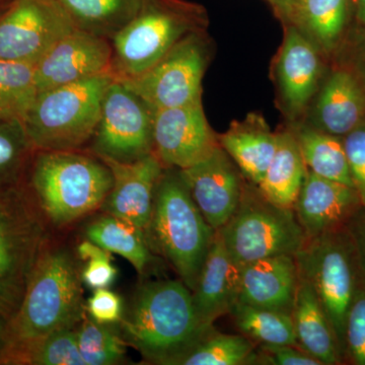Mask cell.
I'll use <instances>...</instances> for the list:
<instances>
[{"label": "cell", "instance_id": "28", "mask_svg": "<svg viewBox=\"0 0 365 365\" xmlns=\"http://www.w3.org/2000/svg\"><path fill=\"white\" fill-rule=\"evenodd\" d=\"M86 235L88 240L103 249L130 262L141 275L155 261L145 232L115 216L107 215L91 222L86 227Z\"/></svg>", "mask_w": 365, "mask_h": 365}, {"label": "cell", "instance_id": "14", "mask_svg": "<svg viewBox=\"0 0 365 365\" xmlns=\"http://www.w3.org/2000/svg\"><path fill=\"white\" fill-rule=\"evenodd\" d=\"M153 112V153L165 169H187L205 160L220 146L203 102Z\"/></svg>", "mask_w": 365, "mask_h": 365}, {"label": "cell", "instance_id": "2", "mask_svg": "<svg viewBox=\"0 0 365 365\" xmlns=\"http://www.w3.org/2000/svg\"><path fill=\"white\" fill-rule=\"evenodd\" d=\"M81 275L71 253L46 246L29 281L18 313L7 323L0 364L50 334L74 329L86 318Z\"/></svg>", "mask_w": 365, "mask_h": 365}, {"label": "cell", "instance_id": "4", "mask_svg": "<svg viewBox=\"0 0 365 365\" xmlns=\"http://www.w3.org/2000/svg\"><path fill=\"white\" fill-rule=\"evenodd\" d=\"M113 176L101 158L81 150H37L31 187L48 220L64 227L98 207L109 195Z\"/></svg>", "mask_w": 365, "mask_h": 365}, {"label": "cell", "instance_id": "33", "mask_svg": "<svg viewBox=\"0 0 365 365\" xmlns=\"http://www.w3.org/2000/svg\"><path fill=\"white\" fill-rule=\"evenodd\" d=\"M7 364L86 365L79 352L78 331H57L16 353Z\"/></svg>", "mask_w": 365, "mask_h": 365}, {"label": "cell", "instance_id": "3", "mask_svg": "<svg viewBox=\"0 0 365 365\" xmlns=\"http://www.w3.org/2000/svg\"><path fill=\"white\" fill-rule=\"evenodd\" d=\"M215 232L197 207L180 170H163L155 189L146 239L150 249L169 262L192 292Z\"/></svg>", "mask_w": 365, "mask_h": 365}, {"label": "cell", "instance_id": "48", "mask_svg": "<svg viewBox=\"0 0 365 365\" xmlns=\"http://www.w3.org/2000/svg\"><path fill=\"white\" fill-rule=\"evenodd\" d=\"M0 1H1V0H0Z\"/></svg>", "mask_w": 365, "mask_h": 365}, {"label": "cell", "instance_id": "11", "mask_svg": "<svg viewBox=\"0 0 365 365\" xmlns=\"http://www.w3.org/2000/svg\"><path fill=\"white\" fill-rule=\"evenodd\" d=\"M153 110L117 79L103 96L100 120L90 153L120 163H132L153 153Z\"/></svg>", "mask_w": 365, "mask_h": 365}, {"label": "cell", "instance_id": "27", "mask_svg": "<svg viewBox=\"0 0 365 365\" xmlns=\"http://www.w3.org/2000/svg\"><path fill=\"white\" fill-rule=\"evenodd\" d=\"M79 30L111 41L138 14L143 0H58Z\"/></svg>", "mask_w": 365, "mask_h": 365}, {"label": "cell", "instance_id": "31", "mask_svg": "<svg viewBox=\"0 0 365 365\" xmlns=\"http://www.w3.org/2000/svg\"><path fill=\"white\" fill-rule=\"evenodd\" d=\"M257 346L242 334L218 332L213 327L178 365H252Z\"/></svg>", "mask_w": 365, "mask_h": 365}, {"label": "cell", "instance_id": "1", "mask_svg": "<svg viewBox=\"0 0 365 365\" xmlns=\"http://www.w3.org/2000/svg\"><path fill=\"white\" fill-rule=\"evenodd\" d=\"M117 325L127 345L162 365H178L213 328L201 323L192 292L181 280L145 283Z\"/></svg>", "mask_w": 365, "mask_h": 365}, {"label": "cell", "instance_id": "22", "mask_svg": "<svg viewBox=\"0 0 365 365\" xmlns=\"http://www.w3.org/2000/svg\"><path fill=\"white\" fill-rule=\"evenodd\" d=\"M220 145L237 163L247 181L258 186L277 148V132L271 130L265 118L250 113L217 134Z\"/></svg>", "mask_w": 365, "mask_h": 365}, {"label": "cell", "instance_id": "45", "mask_svg": "<svg viewBox=\"0 0 365 365\" xmlns=\"http://www.w3.org/2000/svg\"><path fill=\"white\" fill-rule=\"evenodd\" d=\"M6 329L7 322L0 317V356H1L6 344Z\"/></svg>", "mask_w": 365, "mask_h": 365}, {"label": "cell", "instance_id": "18", "mask_svg": "<svg viewBox=\"0 0 365 365\" xmlns=\"http://www.w3.org/2000/svg\"><path fill=\"white\" fill-rule=\"evenodd\" d=\"M362 207L354 187L307 172L294 210L307 239L343 230Z\"/></svg>", "mask_w": 365, "mask_h": 365}, {"label": "cell", "instance_id": "7", "mask_svg": "<svg viewBox=\"0 0 365 365\" xmlns=\"http://www.w3.org/2000/svg\"><path fill=\"white\" fill-rule=\"evenodd\" d=\"M294 258L299 277L313 288L328 317L345 364L348 312L364 285L347 228L307 239Z\"/></svg>", "mask_w": 365, "mask_h": 365}, {"label": "cell", "instance_id": "25", "mask_svg": "<svg viewBox=\"0 0 365 365\" xmlns=\"http://www.w3.org/2000/svg\"><path fill=\"white\" fill-rule=\"evenodd\" d=\"M349 6L350 0H299L282 24L294 26L325 56L342 40Z\"/></svg>", "mask_w": 365, "mask_h": 365}, {"label": "cell", "instance_id": "24", "mask_svg": "<svg viewBox=\"0 0 365 365\" xmlns=\"http://www.w3.org/2000/svg\"><path fill=\"white\" fill-rule=\"evenodd\" d=\"M276 132L277 148L258 188L272 202L294 209L309 170L289 126Z\"/></svg>", "mask_w": 365, "mask_h": 365}, {"label": "cell", "instance_id": "12", "mask_svg": "<svg viewBox=\"0 0 365 365\" xmlns=\"http://www.w3.org/2000/svg\"><path fill=\"white\" fill-rule=\"evenodd\" d=\"M74 29L58 0H11L0 14V59L35 66Z\"/></svg>", "mask_w": 365, "mask_h": 365}, {"label": "cell", "instance_id": "26", "mask_svg": "<svg viewBox=\"0 0 365 365\" xmlns=\"http://www.w3.org/2000/svg\"><path fill=\"white\" fill-rule=\"evenodd\" d=\"M294 132L307 170L354 187L343 137L319 130L304 122L288 124Z\"/></svg>", "mask_w": 365, "mask_h": 365}, {"label": "cell", "instance_id": "8", "mask_svg": "<svg viewBox=\"0 0 365 365\" xmlns=\"http://www.w3.org/2000/svg\"><path fill=\"white\" fill-rule=\"evenodd\" d=\"M218 232L240 266L268 257L294 256L307 241L294 209L269 200L248 181L234 215Z\"/></svg>", "mask_w": 365, "mask_h": 365}, {"label": "cell", "instance_id": "5", "mask_svg": "<svg viewBox=\"0 0 365 365\" xmlns=\"http://www.w3.org/2000/svg\"><path fill=\"white\" fill-rule=\"evenodd\" d=\"M208 26L207 11L197 2L143 0L135 18L111 40L113 78L140 76L182 38Z\"/></svg>", "mask_w": 365, "mask_h": 365}, {"label": "cell", "instance_id": "47", "mask_svg": "<svg viewBox=\"0 0 365 365\" xmlns=\"http://www.w3.org/2000/svg\"><path fill=\"white\" fill-rule=\"evenodd\" d=\"M266 2L269 4V6H271V0H265Z\"/></svg>", "mask_w": 365, "mask_h": 365}, {"label": "cell", "instance_id": "6", "mask_svg": "<svg viewBox=\"0 0 365 365\" xmlns=\"http://www.w3.org/2000/svg\"><path fill=\"white\" fill-rule=\"evenodd\" d=\"M111 74L40 91L23 119L37 150H81L90 143L100 120Z\"/></svg>", "mask_w": 365, "mask_h": 365}, {"label": "cell", "instance_id": "17", "mask_svg": "<svg viewBox=\"0 0 365 365\" xmlns=\"http://www.w3.org/2000/svg\"><path fill=\"white\" fill-rule=\"evenodd\" d=\"M109 167L113 185L102 207L106 213L135 225L144 232L150 225L158 180L165 167L155 155L132 163L98 158Z\"/></svg>", "mask_w": 365, "mask_h": 365}, {"label": "cell", "instance_id": "39", "mask_svg": "<svg viewBox=\"0 0 365 365\" xmlns=\"http://www.w3.org/2000/svg\"><path fill=\"white\" fill-rule=\"evenodd\" d=\"M108 259L88 261L81 273V280L93 290L108 288L116 279L117 269Z\"/></svg>", "mask_w": 365, "mask_h": 365}, {"label": "cell", "instance_id": "42", "mask_svg": "<svg viewBox=\"0 0 365 365\" xmlns=\"http://www.w3.org/2000/svg\"><path fill=\"white\" fill-rule=\"evenodd\" d=\"M299 0H271V7L275 16L281 21L287 20L288 14L292 11Z\"/></svg>", "mask_w": 365, "mask_h": 365}, {"label": "cell", "instance_id": "10", "mask_svg": "<svg viewBox=\"0 0 365 365\" xmlns=\"http://www.w3.org/2000/svg\"><path fill=\"white\" fill-rule=\"evenodd\" d=\"M48 232L40 216L14 195L0 216V317L7 323L18 313Z\"/></svg>", "mask_w": 365, "mask_h": 365}, {"label": "cell", "instance_id": "43", "mask_svg": "<svg viewBox=\"0 0 365 365\" xmlns=\"http://www.w3.org/2000/svg\"><path fill=\"white\" fill-rule=\"evenodd\" d=\"M364 43V44L360 49L356 60H355L354 68H352V71L356 74L365 91V42Z\"/></svg>", "mask_w": 365, "mask_h": 365}, {"label": "cell", "instance_id": "41", "mask_svg": "<svg viewBox=\"0 0 365 365\" xmlns=\"http://www.w3.org/2000/svg\"><path fill=\"white\" fill-rule=\"evenodd\" d=\"M78 255L79 258L83 261L96 260V259H108L113 260L112 253L108 252L107 250L103 249L102 247L95 244L88 240L78 245Z\"/></svg>", "mask_w": 365, "mask_h": 365}, {"label": "cell", "instance_id": "19", "mask_svg": "<svg viewBox=\"0 0 365 365\" xmlns=\"http://www.w3.org/2000/svg\"><path fill=\"white\" fill-rule=\"evenodd\" d=\"M304 123L344 137L365 121V91L351 68L334 71L322 83Z\"/></svg>", "mask_w": 365, "mask_h": 365}, {"label": "cell", "instance_id": "38", "mask_svg": "<svg viewBox=\"0 0 365 365\" xmlns=\"http://www.w3.org/2000/svg\"><path fill=\"white\" fill-rule=\"evenodd\" d=\"M86 309L91 319L104 325L119 323L124 314L121 297L107 288L95 290L88 300Z\"/></svg>", "mask_w": 365, "mask_h": 365}, {"label": "cell", "instance_id": "37", "mask_svg": "<svg viewBox=\"0 0 365 365\" xmlns=\"http://www.w3.org/2000/svg\"><path fill=\"white\" fill-rule=\"evenodd\" d=\"M252 365H322L318 359L294 345H258Z\"/></svg>", "mask_w": 365, "mask_h": 365}, {"label": "cell", "instance_id": "46", "mask_svg": "<svg viewBox=\"0 0 365 365\" xmlns=\"http://www.w3.org/2000/svg\"><path fill=\"white\" fill-rule=\"evenodd\" d=\"M16 193H18V192L14 193L13 195L0 199V216L4 215V211H6L7 207H9V204H11V200H13V198Z\"/></svg>", "mask_w": 365, "mask_h": 365}, {"label": "cell", "instance_id": "40", "mask_svg": "<svg viewBox=\"0 0 365 365\" xmlns=\"http://www.w3.org/2000/svg\"><path fill=\"white\" fill-rule=\"evenodd\" d=\"M346 228L354 246L360 275L365 287V208L361 207L355 213Z\"/></svg>", "mask_w": 365, "mask_h": 365}, {"label": "cell", "instance_id": "23", "mask_svg": "<svg viewBox=\"0 0 365 365\" xmlns=\"http://www.w3.org/2000/svg\"><path fill=\"white\" fill-rule=\"evenodd\" d=\"M297 344L322 365L344 364L335 334L311 285L299 277L292 312Z\"/></svg>", "mask_w": 365, "mask_h": 365}, {"label": "cell", "instance_id": "21", "mask_svg": "<svg viewBox=\"0 0 365 365\" xmlns=\"http://www.w3.org/2000/svg\"><path fill=\"white\" fill-rule=\"evenodd\" d=\"M241 266L230 257L220 232L216 230L211 242L192 300L197 316L204 326L230 314L239 302Z\"/></svg>", "mask_w": 365, "mask_h": 365}, {"label": "cell", "instance_id": "29", "mask_svg": "<svg viewBox=\"0 0 365 365\" xmlns=\"http://www.w3.org/2000/svg\"><path fill=\"white\" fill-rule=\"evenodd\" d=\"M230 317L237 330L257 345L297 344L292 314L237 302Z\"/></svg>", "mask_w": 365, "mask_h": 365}, {"label": "cell", "instance_id": "32", "mask_svg": "<svg viewBox=\"0 0 365 365\" xmlns=\"http://www.w3.org/2000/svg\"><path fill=\"white\" fill-rule=\"evenodd\" d=\"M37 95L35 66L0 59V116L23 120Z\"/></svg>", "mask_w": 365, "mask_h": 365}, {"label": "cell", "instance_id": "20", "mask_svg": "<svg viewBox=\"0 0 365 365\" xmlns=\"http://www.w3.org/2000/svg\"><path fill=\"white\" fill-rule=\"evenodd\" d=\"M299 276L292 255L249 262L240 270L239 302L292 314Z\"/></svg>", "mask_w": 365, "mask_h": 365}, {"label": "cell", "instance_id": "16", "mask_svg": "<svg viewBox=\"0 0 365 365\" xmlns=\"http://www.w3.org/2000/svg\"><path fill=\"white\" fill-rule=\"evenodd\" d=\"M179 170L206 222L220 230L234 215L247 182L237 163L220 145L205 160Z\"/></svg>", "mask_w": 365, "mask_h": 365}, {"label": "cell", "instance_id": "34", "mask_svg": "<svg viewBox=\"0 0 365 365\" xmlns=\"http://www.w3.org/2000/svg\"><path fill=\"white\" fill-rule=\"evenodd\" d=\"M76 331L79 352L86 365L117 364L124 359L127 343L110 325L85 318Z\"/></svg>", "mask_w": 365, "mask_h": 365}, {"label": "cell", "instance_id": "13", "mask_svg": "<svg viewBox=\"0 0 365 365\" xmlns=\"http://www.w3.org/2000/svg\"><path fill=\"white\" fill-rule=\"evenodd\" d=\"M282 44L274 58L272 76L277 104L288 124L304 121L322 86L323 57L294 26L283 24Z\"/></svg>", "mask_w": 365, "mask_h": 365}, {"label": "cell", "instance_id": "44", "mask_svg": "<svg viewBox=\"0 0 365 365\" xmlns=\"http://www.w3.org/2000/svg\"><path fill=\"white\" fill-rule=\"evenodd\" d=\"M357 21L365 30V0H354Z\"/></svg>", "mask_w": 365, "mask_h": 365}, {"label": "cell", "instance_id": "35", "mask_svg": "<svg viewBox=\"0 0 365 365\" xmlns=\"http://www.w3.org/2000/svg\"><path fill=\"white\" fill-rule=\"evenodd\" d=\"M345 364L365 365V287L354 295L345 329Z\"/></svg>", "mask_w": 365, "mask_h": 365}, {"label": "cell", "instance_id": "30", "mask_svg": "<svg viewBox=\"0 0 365 365\" xmlns=\"http://www.w3.org/2000/svg\"><path fill=\"white\" fill-rule=\"evenodd\" d=\"M35 153L23 120L0 116V199L16 193Z\"/></svg>", "mask_w": 365, "mask_h": 365}, {"label": "cell", "instance_id": "15", "mask_svg": "<svg viewBox=\"0 0 365 365\" xmlns=\"http://www.w3.org/2000/svg\"><path fill=\"white\" fill-rule=\"evenodd\" d=\"M111 41L74 29L35 64L38 93L111 74Z\"/></svg>", "mask_w": 365, "mask_h": 365}, {"label": "cell", "instance_id": "36", "mask_svg": "<svg viewBox=\"0 0 365 365\" xmlns=\"http://www.w3.org/2000/svg\"><path fill=\"white\" fill-rule=\"evenodd\" d=\"M353 185L365 208V121L343 137Z\"/></svg>", "mask_w": 365, "mask_h": 365}, {"label": "cell", "instance_id": "9", "mask_svg": "<svg viewBox=\"0 0 365 365\" xmlns=\"http://www.w3.org/2000/svg\"><path fill=\"white\" fill-rule=\"evenodd\" d=\"M211 55L212 43L207 31L192 33L148 71L119 81L145 101L153 111L202 103L203 78Z\"/></svg>", "mask_w": 365, "mask_h": 365}]
</instances>
